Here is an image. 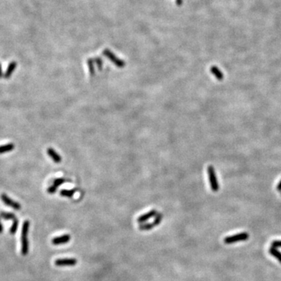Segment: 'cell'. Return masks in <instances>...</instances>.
<instances>
[{"instance_id":"cell-20","label":"cell","mask_w":281,"mask_h":281,"mask_svg":"<svg viewBox=\"0 0 281 281\" xmlns=\"http://www.w3.org/2000/svg\"><path fill=\"white\" fill-rule=\"evenodd\" d=\"M94 62L97 64L99 70H102V60L101 58L97 57V58L94 59Z\"/></svg>"},{"instance_id":"cell-8","label":"cell","mask_w":281,"mask_h":281,"mask_svg":"<svg viewBox=\"0 0 281 281\" xmlns=\"http://www.w3.org/2000/svg\"><path fill=\"white\" fill-rule=\"evenodd\" d=\"M70 235H69V234H64V235H62V236L56 237L52 239V244L53 245H65V244L68 243L69 241L70 240Z\"/></svg>"},{"instance_id":"cell-5","label":"cell","mask_w":281,"mask_h":281,"mask_svg":"<svg viewBox=\"0 0 281 281\" xmlns=\"http://www.w3.org/2000/svg\"><path fill=\"white\" fill-rule=\"evenodd\" d=\"M0 197H1V200L2 201V202H3L6 205L10 207V208H13V209H15V210H20V209H21V205L11 199L8 195H7V194L2 193V195H0Z\"/></svg>"},{"instance_id":"cell-2","label":"cell","mask_w":281,"mask_h":281,"mask_svg":"<svg viewBox=\"0 0 281 281\" xmlns=\"http://www.w3.org/2000/svg\"><path fill=\"white\" fill-rule=\"evenodd\" d=\"M207 172H208V180H209V184H210V187L212 191L216 192L219 190V184H218L217 181L216 175V172H215L214 167L213 166H208V169H207Z\"/></svg>"},{"instance_id":"cell-11","label":"cell","mask_w":281,"mask_h":281,"mask_svg":"<svg viewBox=\"0 0 281 281\" xmlns=\"http://www.w3.org/2000/svg\"><path fill=\"white\" fill-rule=\"evenodd\" d=\"M47 154L55 163H60L62 161V158L60 155V154L56 152L52 148H47Z\"/></svg>"},{"instance_id":"cell-24","label":"cell","mask_w":281,"mask_h":281,"mask_svg":"<svg viewBox=\"0 0 281 281\" xmlns=\"http://www.w3.org/2000/svg\"><path fill=\"white\" fill-rule=\"evenodd\" d=\"M3 231V227H2V222H1V219H0V234H2Z\"/></svg>"},{"instance_id":"cell-18","label":"cell","mask_w":281,"mask_h":281,"mask_svg":"<svg viewBox=\"0 0 281 281\" xmlns=\"http://www.w3.org/2000/svg\"><path fill=\"white\" fill-rule=\"evenodd\" d=\"M18 225H19V220L17 219H15L14 220H13V223H12V225H11V227L9 229V234L13 235V234H15L17 231V229H18Z\"/></svg>"},{"instance_id":"cell-14","label":"cell","mask_w":281,"mask_h":281,"mask_svg":"<svg viewBox=\"0 0 281 281\" xmlns=\"http://www.w3.org/2000/svg\"><path fill=\"white\" fill-rule=\"evenodd\" d=\"M14 148H15V144L13 143H9V144H4V145H1L0 146V154H4V153L12 152Z\"/></svg>"},{"instance_id":"cell-16","label":"cell","mask_w":281,"mask_h":281,"mask_svg":"<svg viewBox=\"0 0 281 281\" xmlns=\"http://www.w3.org/2000/svg\"><path fill=\"white\" fill-rule=\"evenodd\" d=\"M78 191V189L75 188V189H72V190H66V189H63V190H61L60 192V195L62 197H72L74 195L76 191Z\"/></svg>"},{"instance_id":"cell-13","label":"cell","mask_w":281,"mask_h":281,"mask_svg":"<svg viewBox=\"0 0 281 281\" xmlns=\"http://www.w3.org/2000/svg\"><path fill=\"white\" fill-rule=\"evenodd\" d=\"M210 72L213 73V75L215 76V77H216V79L219 80V81H222V80H223V77H224V76H223V73H222V71L220 70H219L218 67H216V66H213V67H211Z\"/></svg>"},{"instance_id":"cell-23","label":"cell","mask_w":281,"mask_h":281,"mask_svg":"<svg viewBox=\"0 0 281 281\" xmlns=\"http://www.w3.org/2000/svg\"><path fill=\"white\" fill-rule=\"evenodd\" d=\"M277 191H281V180L279 182V184H277Z\"/></svg>"},{"instance_id":"cell-10","label":"cell","mask_w":281,"mask_h":281,"mask_svg":"<svg viewBox=\"0 0 281 281\" xmlns=\"http://www.w3.org/2000/svg\"><path fill=\"white\" fill-rule=\"evenodd\" d=\"M157 215H158V212L156 210H151L149 212H148L145 214H143L142 216H140L138 218H137V221L139 223H143L144 222L148 221V219H152L153 217L156 216Z\"/></svg>"},{"instance_id":"cell-3","label":"cell","mask_w":281,"mask_h":281,"mask_svg":"<svg viewBox=\"0 0 281 281\" xmlns=\"http://www.w3.org/2000/svg\"><path fill=\"white\" fill-rule=\"evenodd\" d=\"M248 238V234L246 233V232H244V233H240V234H235V235H233V236L227 237L223 240V241L227 245H231V244L239 242V241H245V240H247Z\"/></svg>"},{"instance_id":"cell-9","label":"cell","mask_w":281,"mask_h":281,"mask_svg":"<svg viewBox=\"0 0 281 281\" xmlns=\"http://www.w3.org/2000/svg\"><path fill=\"white\" fill-rule=\"evenodd\" d=\"M67 181V180L65 178L55 179L53 181V184L52 185V186H50V187H48V190H47L48 193L51 194V195L54 194L56 191H57V189H58V187H60V185H62V184H64V183H66Z\"/></svg>"},{"instance_id":"cell-17","label":"cell","mask_w":281,"mask_h":281,"mask_svg":"<svg viewBox=\"0 0 281 281\" xmlns=\"http://www.w3.org/2000/svg\"><path fill=\"white\" fill-rule=\"evenodd\" d=\"M269 253L275 257L276 258L278 259V261L280 262V263H281V252L277 250V248H275L271 247L270 249H269Z\"/></svg>"},{"instance_id":"cell-1","label":"cell","mask_w":281,"mask_h":281,"mask_svg":"<svg viewBox=\"0 0 281 281\" xmlns=\"http://www.w3.org/2000/svg\"><path fill=\"white\" fill-rule=\"evenodd\" d=\"M30 227L29 220H25L23 223L21 230V254L27 256L29 251V242H28V231Z\"/></svg>"},{"instance_id":"cell-21","label":"cell","mask_w":281,"mask_h":281,"mask_svg":"<svg viewBox=\"0 0 281 281\" xmlns=\"http://www.w3.org/2000/svg\"><path fill=\"white\" fill-rule=\"evenodd\" d=\"M271 247L277 248H281V240H275L273 241L271 244Z\"/></svg>"},{"instance_id":"cell-15","label":"cell","mask_w":281,"mask_h":281,"mask_svg":"<svg viewBox=\"0 0 281 281\" xmlns=\"http://www.w3.org/2000/svg\"><path fill=\"white\" fill-rule=\"evenodd\" d=\"M0 218H2L4 220H14L17 219L15 214L12 213H7V212H0Z\"/></svg>"},{"instance_id":"cell-19","label":"cell","mask_w":281,"mask_h":281,"mask_svg":"<svg viewBox=\"0 0 281 281\" xmlns=\"http://www.w3.org/2000/svg\"><path fill=\"white\" fill-rule=\"evenodd\" d=\"M87 62H88V67H89V73H90L91 76H94V73H95L94 67V60H92V59H88Z\"/></svg>"},{"instance_id":"cell-7","label":"cell","mask_w":281,"mask_h":281,"mask_svg":"<svg viewBox=\"0 0 281 281\" xmlns=\"http://www.w3.org/2000/svg\"><path fill=\"white\" fill-rule=\"evenodd\" d=\"M77 263V260L76 258H59L55 261V265L56 266H76Z\"/></svg>"},{"instance_id":"cell-4","label":"cell","mask_w":281,"mask_h":281,"mask_svg":"<svg viewBox=\"0 0 281 281\" xmlns=\"http://www.w3.org/2000/svg\"><path fill=\"white\" fill-rule=\"evenodd\" d=\"M103 55L106 56V57H107L114 65H116L117 67L123 68V67H124L125 66H126V62H125L123 60H120L118 57H116V55L113 53L110 49L104 50V51H103Z\"/></svg>"},{"instance_id":"cell-25","label":"cell","mask_w":281,"mask_h":281,"mask_svg":"<svg viewBox=\"0 0 281 281\" xmlns=\"http://www.w3.org/2000/svg\"><path fill=\"white\" fill-rule=\"evenodd\" d=\"M182 3H183V0H176V4L178 5V6H180Z\"/></svg>"},{"instance_id":"cell-12","label":"cell","mask_w":281,"mask_h":281,"mask_svg":"<svg viewBox=\"0 0 281 281\" xmlns=\"http://www.w3.org/2000/svg\"><path fill=\"white\" fill-rule=\"evenodd\" d=\"M17 62H15V61H12V62H10V63L9 64L8 67H7V70H6V72H5V73H4V77L6 78V79H9V78L12 76V74H13V72L15 71L16 68H17Z\"/></svg>"},{"instance_id":"cell-6","label":"cell","mask_w":281,"mask_h":281,"mask_svg":"<svg viewBox=\"0 0 281 281\" xmlns=\"http://www.w3.org/2000/svg\"><path fill=\"white\" fill-rule=\"evenodd\" d=\"M163 215L161 214V213H158L156 216H155V219L154 221L152 223H145V224H142V225L139 226V230H152L155 227H156L159 224V223H161L162 219H163Z\"/></svg>"},{"instance_id":"cell-22","label":"cell","mask_w":281,"mask_h":281,"mask_svg":"<svg viewBox=\"0 0 281 281\" xmlns=\"http://www.w3.org/2000/svg\"><path fill=\"white\" fill-rule=\"evenodd\" d=\"M2 77H4V74H3V72H2V65L0 63V78H2Z\"/></svg>"}]
</instances>
